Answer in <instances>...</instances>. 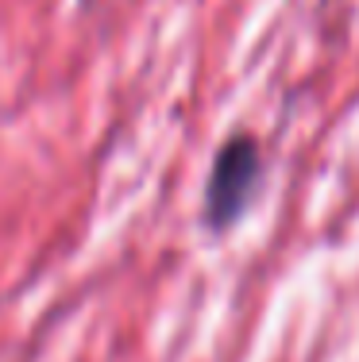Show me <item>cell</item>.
Listing matches in <instances>:
<instances>
[{
  "mask_svg": "<svg viewBox=\"0 0 359 362\" xmlns=\"http://www.w3.org/2000/svg\"><path fill=\"white\" fill-rule=\"evenodd\" d=\"M259 181V146L244 135L228 139L220 146L217 162L209 174V193H205V216L212 228H228L244 216L247 201Z\"/></svg>",
  "mask_w": 359,
  "mask_h": 362,
  "instance_id": "cell-1",
  "label": "cell"
}]
</instances>
